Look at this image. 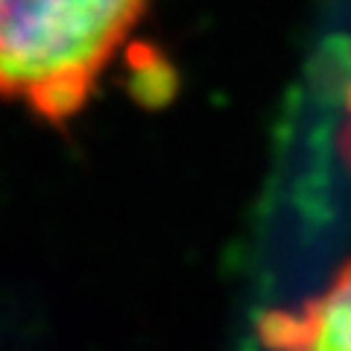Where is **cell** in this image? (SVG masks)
<instances>
[{
  "instance_id": "cell-1",
  "label": "cell",
  "mask_w": 351,
  "mask_h": 351,
  "mask_svg": "<svg viewBox=\"0 0 351 351\" xmlns=\"http://www.w3.org/2000/svg\"><path fill=\"white\" fill-rule=\"evenodd\" d=\"M149 0H0V97L53 123L88 103Z\"/></svg>"
},
{
  "instance_id": "cell-2",
  "label": "cell",
  "mask_w": 351,
  "mask_h": 351,
  "mask_svg": "<svg viewBox=\"0 0 351 351\" xmlns=\"http://www.w3.org/2000/svg\"><path fill=\"white\" fill-rule=\"evenodd\" d=\"M272 351H351V263L337 272L319 299L299 311H269L258 325Z\"/></svg>"
},
{
  "instance_id": "cell-3",
  "label": "cell",
  "mask_w": 351,
  "mask_h": 351,
  "mask_svg": "<svg viewBox=\"0 0 351 351\" xmlns=\"http://www.w3.org/2000/svg\"><path fill=\"white\" fill-rule=\"evenodd\" d=\"M346 132H348V138H351V91H348V126H346Z\"/></svg>"
}]
</instances>
